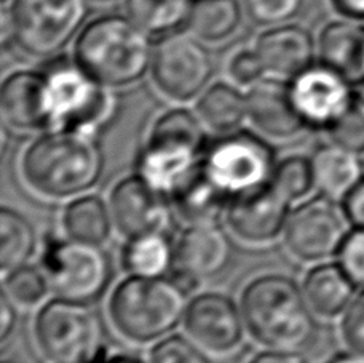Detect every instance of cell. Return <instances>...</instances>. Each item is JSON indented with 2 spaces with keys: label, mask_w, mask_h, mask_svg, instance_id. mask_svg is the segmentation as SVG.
<instances>
[{
  "label": "cell",
  "mask_w": 364,
  "mask_h": 363,
  "mask_svg": "<svg viewBox=\"0 0 364 363\" xmlns=\"http://www.w3.org/2000/svg\"><path fill=\"white\" fill-rule=\"evenodd\" d=\"M48 130L95 133L112 114L109 87L91 77L77 61H58L43 70Z\"/></svg>",
  "instance_id": "cell-7"
},
{
  "label": "cell",
  "mask_w": 364,
  "mask_h": 363,
  "mask_svg": "<svg viewBox=\"0 0 364 363\" xmlns=\"http://www.w3.org/2000/svg\"><path fill=\"white\" fill-rule=\"evenodd\" d=\"M315 187L323 196L343 200L364 179V164L360 154L337 142L318 147L311 155Z\"/></svg>",
  "instance_id": "cell-22"
},
{
  "label": "cell",
  "mask_w": 364,
  "mask_h": 363,
  "mask_svg": "<svg viewBox=\"0 0 364 363\" xmlns=\"http://www.w3.org/2000/svg\"><path fill=\"white\" fill-rule=\"evenodd\" d=\"M333 142L358 154L364 152V96L355 93L348 107L328 128Z\"/></svg>",
  "instance_id": "cell-33"
},
{
  "label": "cell",
  "mask_w": 364,
  "mask_h": 363,
  "mask_svg": "<svg viewBox=\"0 0 364 363\" xmlns=\"http://www.w3.org/2000/svg\"><path fill=\"white\" fill-rule=\"evenodd\" d=\"M246 330L261 344L299 351L315 335L314 310L296 280L282 274L259 275L242 293Z\"/></svg>",
  "instance_id": "cell-3"
},
{
  "label": "cell",
  "mask_w": 364,
  "mask_h": 363,
  "mask_svg": "<svg viewBox=\"0 0 364 363\" xmlns=\"http://www.w3.org/2000/svg\"><path fill=\"white\" fill-rule=\"evenodd\" d=\"M227 73L230 79L242 87H252L267 74L256 47H243L232 53L227 63Z\"/></svg>",
  "instance_id": "cell-36"
},
{
  "label": "cell",
  "mask_w": 364,
  "mask_h": 363,
  "mask_svg": "<svg viewBox=\"0 0 364 363\" xmlns=\"http://www.w3.org/2000/svg\"><path fill=\"white\" fill-rule=\"evenodd\" d=\"M5 2H6V0H4V4H5Z\"/></svg>",
  "instance_id": "cell-47"
},
{
  "label": "cell",
  "mask_w": 364,
  "mask_h": 363,
  "mask_svg": "<svg viewBox=\"0 0 364 363\" xmlns=\"http://www.w3.org/2000/svg\"><path fill=\"white\" fill-rule=\"evenodd\" d=\"M341 332L350 351L364 355V290L342 314Z\"/></svg>",
  "instance_id": "cell-37"
},
{
  "label": "cell",
  "mask_w": 364,
  "mask_h": 363,
  "mask_svg": "<svg viewBox=\"0 0 364 363\" xmlns=\"http://www.w3.org/2000/svg\"><path fill=\"white\" fill-rule=\"evenodd\" d=\"M93 2H110V0H93Z\"/></svg>",
  "instance_id": "cell-45"
},
{
  "label": "cell",
  "mask_w": 364,
  "mask_h": 363,
  "mask_svg": "<svg viewBox=\"0 0 364 363\" xmlns=\"http://www.w3.org/2000/svg\"><path fill=\"white\" fill-rule=\"evenodd\" d=\"M326 363H364V355L353 351L339 352L333 355Z\"/></svg>",
  "instance_id": "cell-44"
},
{
  "label": "cell",
  "mask_w": 364,
  "mask_h": 363,
  "mask_svg": "<svg viewBox=\"0 0 364 363\" xmlns=\"http://www.w3.org/2000/svg\"><path fill=\"white\" fill-rule=\"evenodd\" d=\"M43 270L51 290L68 300L93 302L112 280V261L97 243L51 238L43 251Z\"/></svg>",
  "instance_id": "cell-10"
},
{
  "label": "cell",
  "mask_w": 364,
  "mask_h": 363,
  "mask_svg": "<svg viewBox=\"0 0 364 363\" xmlns=\"http://www.w3.org/2000/svg\"><path fill=\"white\" fill-rule=\"evenodd\" d=\"M16 325V310L11 298L2 291L0 296V341L5 344L10 336L15 332Z\"/></svg>",
  "instance_id": "cell-40"
},
{
  "label": "cell",
  "mask_w": 364,
  "mask_h": 363,
  "mask_svg": "<svg viewBox=\"0 0 364 363\" xmlns=\"http://www.w3.org/2000/svg\"><path fill=\"white\" fill-rule=\"evenodd\" d=\"M201 165L220 191L235 197L269 184L277 162L267 141L237 130L208 142Z\"/></svg>",
  "instance_id": "cell-9"
},
{
  "label": "cell",
  "mask_w": 364,
  "mask_h": 363,
  "mask_svg": "<svg viewBox=\"0 0 364 363\" xmlns=\"http://www.w3.org/2000/svg\"><path fill=\"white\" fill-rule=\"evenodd\" d=\"M187 306V291L173 277L129 275L110 296L109 315L123 338L147 344L184 322Z\"/></svg>",
  "instance_id": "cell-4"
},
{
  "label": "cell",
  "mask_w": 364,
  "mask_h": 363,
  "mask_svg": "<svg viewBox=\"0 0 364 363\" xmlns=\"http://www.w3.org/2000/svg\"><path fill=\"white\" fill-rule=\"evenodd\" d=\"M149 363H213L193 340L173 335L161 338L149 354Z\"/></svg>",
  "instance_id": "cell-34"
},
{
  "label": "cell",
  "mask_w": 364,
  "mask_h": 363,
  "mask_svg": "<svg viewBox=\"0 0 364 363\" xmlns=\"http://www.w3.org/2000/svg\"><path fill=\"white\" fill-rule=\"evenodd\" d=\"M24 181L51 199L82 196L104 172V154L95 133L83 130H48L23 154Z\"/></svg>",
  "instance_id": "cell-1"
},
{
  "label": "cell",
  "mask_w": 364,
  "mask_h": 363,
  "mask_svg": "<svg viewBox=\"0 0 364 363\" xmlns=\"http://www.w3.org/2000/svg\"><path fill=\"white\" fill-rule=\"evenodd\" d=\"M37 248L34 226L21 213L4 206L0 211V269L6 275L28 264Z\"/></svg>",
  "instance_id": "cell-30"
},
{
  "label": "cell",
  "mask_w": 364,
  "mask_h": 363,
  "mask_svg": "<svg viewBox=\"0 0 364 363\" xmlns=\"http://www.w3.org/2000/svg\"><path fill=\"white\" fill-rule=\"evenodd\" d=\"M184 328L191 340L206 351L229 354L242 344L246 325L242 307L232 298L208 291L188 302Z\"/></svg>",
  "instance_id": "cell-16"
},
{
  "label": "cell",
  "mask_w": 364,
  "mask_h": 363,
  "mask_svg": "<svg viewBox=\"0 0 364 363\" xmlns=\"http://www.w3.org/2000/svg\"><path fill=\"white\" fill-rule=\"evenodd\" d=\"M337 256H339V264L356 287L364 290V229L350 232Z\"/></svg>",
  "instance_id": "cell-38"
},
{
  "label": "cell",
  "mask_w": 364,
  "mask_h": 363,
  "mask_svg": "<svg viewBox=\"0 0 364 363\" xmlns=\"http://www.w3.org/2000/svg\"><path fill=\"white\" fill-rule=\"evenodd\" d=\"M230 197L213 183L203 165L171 196L174 211L187 224H213L224 215Z\"/></svg>",
  "instance_id": "cell-24"
},
{
  "label": "cell",
  "mask_w": 364,
  "mask_h": 363,
  "mask_svg": "<svg viewBox=\"0 0 364 363\" xmlns=\"http://www.w3.org/2000/svg\"><path fill=\"white\" fill-rule=\"evenodd\" d=\"M343 206L326 196L310 199L289 213L284 243L296 258L307 263L324 261L339 255L350 234Z\"/></svg>",
  "instance_id": "cell-12"
},
{
  "label": "cell",
  "mask_w": 364,
  "mask_h": 363,
  "mask_svg": "<svg viewBox=\"0 0 364 363\" xmlns=\"http://www.w3.org/2000/svg\"><path fill=\"white\" fill-rule=\"evenodd\" d=\"M256 50L267 74L291 80L315 61L318 45L309 29L299 24H278L264 31Z\"/></svg>",
  "instance_id": "cell-18"
},
{
  "label": "cell",
  "mask_w": 364,
  "mask_h": 363,
  "mask_svg": "<svg viewBox=\"0 0 364 363\" xmlns=\"http://www.w3.org/2000/svg\"><path fill=\"white\" fill-rule=\"evenodd\" d=\"M350 224L356 229H364V179L342 200Z\"/></svg>",
  "instance_id": "cell-39"
},
{
  "label": "cell",
  "mask_w": 364,
  "mask_h": 363,
  "mask_svg": "<svg viewBox=\"0 0 364 363\" xmlns=\"http://www.w3.org/2000/svg\"><path fill=\"white\" fill-rule=\"evenodd\" d=\"M16 47L36 58H51L68 47L87 24L88 0H11Z\"/></svg>",
  "instance_id": "cell-8"
},
{
  "label": "cell",
  "mask_w": 364,
  "mask_h": 363,
  "mask_svg": "<svg viewBox=\"0 0 364 363\" xmlns=\"http://www.w3.org/2000/svg\"><path fill=\"white\" fill-rule=\"evenodd\" d=\"M232 259V242L213 224H188L174 243L171 277L187 293L201 282L219 275Z\"/></svg>",
  "instance_id": "cell-14"
},
{
  "label": "cell",
  "mask_w": 364,
  "mask_h": 363,
  "mask_svg": "<svg viewBox=\"0 0 364 363\" xmlns=\"http://www.w3.org/2000/svg\"><path fill=\"white\" fill-rule=\"evenodd\" d=\"M248 363H309L299 351L292 349H269L256 354Z\"/></svg>",
  "instance_id": "cell-41"
},
{
  "label": "cell",
  "mask_w": 364,
  "mask_h": 363,
  "mask_svg": "<svg viewBox=\"0 0 364 363\" xmlns=\"http://www.w3.org/2000/svg\"><path fill=\"white\" fill-rule=\"evenodd\" d=\"M353 83L326 64H311L289 82V95L305 127L328 130L353 100Z\"/></svg>",
  "instance_id": "cell-13"
},
{
  "label": "cell",
  "mask_w": 364,
  "mask_h": 363,
  "mask_svg": "<svg viewBox=\"0 0 364 363\" xmlns=\"http://www.w3.org/2000/svg\"><path fill=\"white\" fill-rule=\"evenodd\" d=\"M320 61L353 85L364 83V24L343 18L329 21L318 37Z\"/></svg>",
  "instance_id": "cell-21"
},
{
  "label": "cell",
  "mask_w": 364,
  "mask_h": 363,
  "mask_svg": "<svg viewBox=\"0 0 364 363\" xmlns=\"http://www.w3.org/2000/svg\"><path fill=\"white\" fill-rule=\"evenodd\" d=\"M302 290L316 315L333 319L352 304L356 285L339 263H323L305 274Z\"/></svg>",
  "instance_id": "cell-23"
},
{
  "label": "cell",
  "mask_w": 364,
  "mask_h": 363,
  "mask_svg": "<svg viewBox=\"0 0 364 363\" xmlns=\"http://www.w3.org/2000/svg\"><path fill=\"white\" fill-rule=\"evenodd\" d=\"M289 200L270 183L255 191L230 197L225 219L238 238L250 243H267L284 232L289 218Z\"/></svg>",
  "instance_id": "cell-17"
},
{
  "label": "cell",
  "mask_w": 364,
  "mask_h": 363,
  "mask_svg": "<svg viewBox=\"0 0 364 363\" xmlns=\"http://www.w3.org/2000/svg\"><path fill=\"white\" fill-rule=\"evenodd\" d=\"M197 115L213 132L233 133L248 119V98L230 83H213L200 95Z\"/></svg>",
  "instance_id": "cell-25"
},
{
  "label": "cell",
  "mask_w": 364,
  "mask_h": 363,
  "mask_svg": "<svg viewBox=\"0 0 364 363\" xmlns=\"http://www.w3.org/2000/svg\"><path fill=\"white\" fill-rule=\"evenodd\" d=\"M305 0H243L245 11L259 26L289 23L301 13Z\"/></svg>",
  "instance_id": "cell-35"
},
{
  "label": "cell",
  "mask_w": 364,
  "mask_h": 363,
  "mask_svg": "<svg viewBox=\"0 0 364 363\" xmlns=\"http://www.w3.org/2000/svg\"><path fill=\"white\" fill-rule=\"evenodd\" d=\"M151 36L132 18L102 15L88 21L77 36L75 61L109 88L128 87L151 70Z\"/></svg>",
  "instance_id": "cell-2"
},
{
  "label": "cell",
  "mask_w": 364,
  "mask_h": 363,
  "mask_svg": "<svg viewBox=\"0 0 364 363\" xmlns=\"http://www.w3.org/2000/svg\"><path fill=\"white\" fill-rule=\"evenodd\" d=\"M37 346L51 363H91L104 351V323L90 302L58 296L38 309Z\"/></svg>",
  "instance_id": "cell-6"
},
{
  "label": "cell",
  "mask_w": 364,
  "mask_h": 363,
  "mask_svg": "<svg viewBox=\"0 0 364 363\" xmlns=\"http://www.w3.org/2000/svg\"><path fill=\"white\" fill-rule=\"evenodd\" d=\"M270 184L278 192H282L289 202H296L309 196L315 187L311 159L305 155H288L279 160L273 170Z\"/></svg>",
  "instance_id": "cell-31"
},
{
  "label": "cell",
  "mask_w": 364,
  "mask_h": 363,
  "mask_svg": "<svg viewBox=\"0 0 364 363\" xmlns=\"http://www.w3.org/2000/svg\"><path fill=\"white\" fill-rule=\"evenodd\" d=\"M151 73L155 85L168 98L191 101L208 88L214 64L200 38L178 31L155 45Z\"/></svg>",
  "instance_id": "cell-11"
},
{
  "label": "cell",
  "mask_w": 364,
  "mask_h": 363,
  "mask_svg": "<svg viewBox=\"0 0 364 363\" xmlns=\"http://www.w3.org/2000/svg\"><path fill=\"white\" fill-rule=\"evenodd\" d=\"M203 122L188 109H170L155 120L151 138L138 160V174L155 191L171 199L195 172L206 149Z\"/></svg>",
  "instance_id": "cell-5"
},
{
  "label": "cell",
  "mask_w": 364,
  "mask_h": 363,
  "mask_svg": "<svg viewBox=\"0 0 364 363\" xmlns=\"http://www.w3.org/2000/svg\"><path fill=\"white\" fill-rule=\"evenodd\" d=\"M4 120L16 130L48 128L45 106V74L38 70L18 69L5 77L0 92Z\"/></svg>",
  "instance_id": "cell-19"
},
{
  "label": "cell",
  "mask_w": 364,
  "mask_h": 363,
  "mask_svg": "<svg viewBox=\"0 0 364 363\" xmlns=\"http://www.w3.org/2000/svg\"><path fill=\"white\" fill-rule=\"evenodd\" d=\"M4 363H16V362H9V360H5Z\"/></svg>",
  "instance_id": "cell-46"
},
{
  "label": "cell",
  "mask_w": 364,
  "mask_h": 363,
  "mask_svg": "<svg viewBox=\"0 0 364 363\" xmlns=\"http://www.w3.org/2000/svg\"><path fill=\"white\" fill-rule=\"evenodd\" d=\"M114 226L127 238L166 232L173 224L171 199L155 191L139 174L120 179L110 192Z\"/></svg>",
  "instance_id": "cell-15"
},
{
  "label": "cell",
  "mask_w": 364,
  "mask_h": 363,
  "mask_svg": "<svg viewBox=\"0 0 364 363\" xmlns=\"http://www.w3.org/2000/svg\"><path fill=\"white\" fill-rule=\"evenodd\" d=\"M243 24V6L240 0H193L187 28L206 43L229 41Z\"/></svg>",
  "instance_id": "cell-26"
},
{
  "label": "cell",
  "mask_w": 364,
  "mask_h": 363,
  "mask_svg": "<svg viewBox=\"0 0 364 363\" xmlns=\"http://www.w3.org/2000/svg\"><path fill=\"white\" fill-rule=\"evenodd\" d=\"M51 288L50 280L43 269L24 264L21 268L9 272L4 278V291L13 302L32 307L41 304Z\"/></svg>",
  "instance_id": "cell-32"
},
{
  "label": "cell",
  "mask_w": 364,
  "mask_h": 363,
  "mask_svg": "<svg viewBox=\"0 0 364 363\" xmlns=\"http://www.w3.org/2000/svg\"><path fill=\"white\" fill-rule=\"evenodd\" d=\"M91 363H144L141 359L125 352H107L106 349Z\"/></svg>",
  "instance_id": "cell-43"
},
{
  "label": "cell",
  "mask_w": 364,
  "mask_h": 363,
  "mask_svg": "<svg viewBox=\"0 0 364 363\" xmlns=\"http://www.w3.org/2000/svg\"><path fill=\"white\" fill-rule=\"evenodd\" d=\"M122 264L129 275L164 277L173 270L174 243L166 232L129 237L122 250Z\"/></svg>",
  "instance_id": "cell-28"
},
{
  "label": "cell",
  "mask_w": 364,
  "mask_h": 363,
  "mask_svg": "<svg viewBox=\"0 0 364 363\" xmlns=\"http://www.w3.org/2000/svg\"><path fill=\"white\" fill-rule=\"evenodd\" d=\"M246 98L248 119L269 138L288 140L305 128L304 120L292 105L289 85L283 82L262 79L250 87Z\"/></svg>",
  "instance_id": "cell-20"
},
{
  "label": "cell",
  "mask_w": 364,
  "mask_h": 363,
  "mask_svg": "<svg viewBox=\"0 0 364 363\" xmlns=\"http://www.w3.org/2000/svg\"><path fill=\"white\" fill-rule=\"evenodd\" d=\"M114 226L112 210L97 196H80L63 210V229L75 241L102 245Z\"/></svg>",
  "instance_id": "cell-27"
},
{
  "label": "cell",
  "mask_w": 364,
  "mask_h": 363,
  "mask_svg": "<svg viewBox=\"0 0 364 363\" xmlns=\"http://www.w3.org/2000/svg\"><path fill=\"white\" fill-rule=\"evenodd\" d=\"M331 4L343 18L364 21V0H331Z\"/></svg>",
  "instance_id": "cell-42"
},
{
  "label": "cell",
  "mask_w": 364,
  "mask_h": 363,
  "mask_svg": "<svg viewBox=\"0 0 364 363\" xmlns=\"http://www.w3.org/2000/svg\"><path fill=\"white\" fill-rule=\"evenodd\" d=\"M127 16L149 36H170L184 28L193 0H127Z\"/></svg>",
  "instance_id": "cell-29"
}]
</instances>
